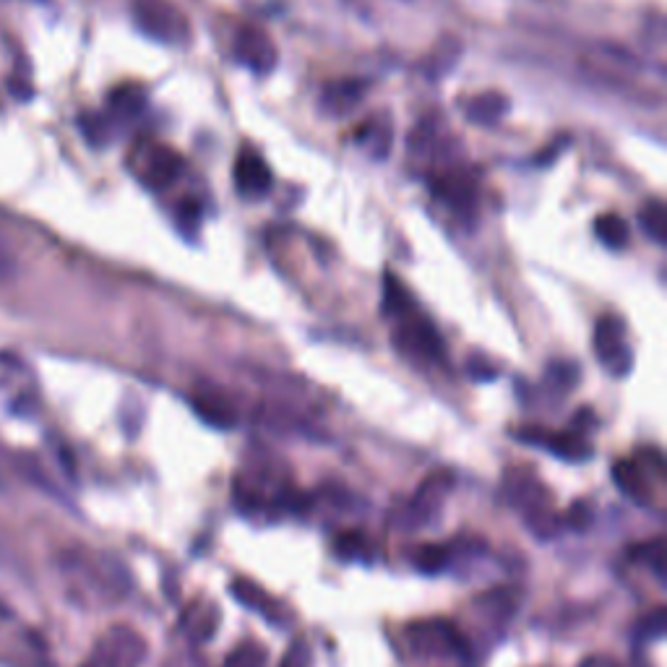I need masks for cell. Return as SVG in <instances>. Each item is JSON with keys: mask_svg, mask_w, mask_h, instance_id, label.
Returning <instances> with one entry per match:
<instances>
[{"mask_svg": "<svg viewBox=\"0 0 667 667\" xmlns=\"http://www.w3.org/2000/svg\"><path fill=\"white\" fill-rule=\"evenodd\" d=\"M595 355L610 376L623 378L631 373L634 352H631V344H628V331L621 316L608 313V316H602L597 321Z\"/></svg>", "mask_w": 667, "mask_h": 667, "instance_id": "3", "label": "cell"}, {"mask_svg": "<svg viewBox=\"0 0 667 667\" xmlns=\"http://www.w3.org/2000/svg\"><path fill=\"white\" fill-rule=\"evenodd\" d=\"M412 644L417 652L423 654H446V652H464V639L451 623L433 621V623H415L412 626Z\"/></svg>", "mask_w": 667, "mask_h": 667, "instance_id": "8", "label": "cell"}, {"mask_svg": "<svg viewBox=\"0 0 667 667\" xmlns=\"http://www.w3.org/2000/svg\"><path fill=\"white\" fill-rule=\"evenodd\" d=\"M282 506H287L290 511H303L311 506V501H308V496H303V493H298V490H287V493H282Z\"/></svg>", "mask_w": 667, "mask_h": 667, "instance_id": "27", "label": "cell"}, {"mask_svg": "<svg viewBox=\"0 0 667 667\" xmlns=\"http://www.w3.org/2000/svg\"><path fill=\"white\" fill-rule=\"evenodd\" d=\"M636 219H639V227L644 230V235H647L649 240H654L657 245L667 243V212L660 199L647 201V204L639 209Z\"/></svg>", "mask_w": 667, "mask_h": 667, "instance_id": "16", "label": "cell"}, {"mask_svg": "<svg viewBox=\"0 0 667 667\" xmlns=\"http://www.w3.org/2000/svg\"><path fill=\"white\" fill-rule=\"evenodd\" d=\"M519 441L532 443V446H545L550 454L561 456L566 462H584L592 456V446L579 433H550V430L542 428H524L519 433Z\"/></svg>", "mask_w": 667, "mask_h": 667, "instance_id": "7", "label": "cell"}, {"mask_svg": "<svg viewBox=\"0 0 667 667\" xmlns=\"http://www.w3.org/2000/svg\"><path fill=\"white\" fill-rule=\"evenodd\" d=\"M261 662H264V652L253 644H245L227 660V667H261Z\"/></svg>", "mask_w": 667, "mask_h": 667, "instance_id": "24", "label": "cell"}, {"mask_svg": "<svg viewBox=\"0 0 667 667\" xmlns=\"http://www.w3.org/2000/svg\"><path fill=\"white\" fill-rule=\"evenodd\" d=\"M110 105L118 115H126V118H136V115L144 110V89L136 84H126L115 89L113 97H110Z\"/></svg>", "mask_w": 667, "mask_h": 667, "instance_id": "20", "label": "cell"}, {"mask_svg": "<svg viewBox=\"0 0 667 667\" xmlns=\"http://www.w3.org/2000/svg\"><path fill=\"white\" fill-rule=\"evenodd\" d=\"M232 595H235V600L243 602L245 608L258 610V613H264L266 618H274L277 602L271 600L264 589L256 587L253 582H235V584H232Z\"/></svg>", "mask_w": 667, "mask_h": 667, "instance_id": "19", "label": "cell"}, {"mask_svg": "<svg viewBox=\"0 0 667 667\" xmlns=\"http://www.w3.org/2000/svg\"><path fill=\"white\" fill-rule=\"evenodd\" d=\"M8 274V264H6V258H0V279L6 277Z\"/></svg>", "mask_w": 667, "mask_h": 667, "instance_id": "29", "label": "cell"}, {"mask_svg": "<svg viewBox=\"0 0 667 667\" xmlns=\"http://www.w3.org/2000/svg\"><path fill=\"white\" fill-rule=\"evenodd\" d=\"M641 631L647 636H652V639H660L662 634H665V610H654L652 615H649L647 621L641 623Z\"/></svg>", "mask_w": 667, "mask_h": 667, "instance_id": "26", "label": "cell"}, {"mask_svg": "<svg viewBox=\"0 0 667 667\" xmlns=\"http://www.w3.org/2000/svg\"><path fill=\"white\" fill-rule=\"evenodd\" d=\"M446 566H449V548L423 545V548L415 553V568L423 571V574H438V571H443Z\"/></svg>", "mask_w": 667, "mask_h": 667, "instance_id": "21", "label": "cell"}, {"mask_svg": "<svg viewBox=\"0 0 667 667\" xmlns=\"http://www.w3.org/2000/svg\"><path fill=\"white\" fill-rule=\"evenodd\" d=\"M613 480H615V485H618V490H621L626 498H631L634 503H641V506L649 503L647 477H644V472H641V467L636 462H628V459H623V462L615 464Z\"/></svg>", "mask_w": 667, "mask_h": 667, "instance_id": "13", "label": "cell"}, {"mask_svg": "<svg viewBox=\"0 0 667 667\" xmlns=\"http://www.w3.org/2000/svg\"><path fill=\"white\" fill-rule=\"evenodd\" d=\"M133 19L144 34L165 45H183L191 34V24L178 6L170 0H136Z\"/></svg>", "mask_w": 667, "mask_h": 667, "instance_id": "2", "label": "cell"}, {"mask_svg": "<svg viewBox=\"0 0 667 667\" xmlns=\"http://www.w3.org/2000/svg\"><path fill=\"white\" fill-rule=\"evenodd\" d=\"M235 185L243 196H264L271 188V170L256 152H243L235 162Z\"/></svg>", "mask_w": 667, "mask_h": 667, "instance_id": "9", "label": "cell"}, {"mask_svg": "<svg viewBox=\"0 0 667 667\" xmlns=\"http://www.w3.org/2000/svg\"><path fill=\"white\" fill-rule=\"evenodd\" d=\"M397 329H394V347L404 357L417 360V363H443L446 347L438 334V329L430 324L428 318L420 316V311L404 313L402 318H394Z\"/></svg>", "mask_w": 667, "mask_h": 667, "instance_id": "1", "label": "cell"}, {"mask_svg": "<svg viewBox=\"0 0 667 667\" xmlns=\"http://www.w3.org/2000/svg\"><path fill=\"white\" fill-rule=\"evenodd\" d=\"M141 657H144V641L128 628H115L100 641L94 660L86 667H136Z\"/></svg>", "mask_w": 667, "mask_h": 667, "instance_id": "6", "label": "cell"}, {"mask_svg": "<svg viewBox=\"0 0 667 667\" xmlns=\"http://www.w3.org/2000/svg\"><path fill=\"white\" fill-rule=\"evenodd\" d=\"M193 410H196V415H199L204 423L212 425V428L227 430L235 425V412H232L230 402H227L225 397L214 394V391L196 394V397H193Z\"/></svg>", "mask_w": 667, "mask_h": 667, "instance_id": "12", "label": "cell"}, {"mask_svg": "<svg viewBox=\"0 0 667 667\" xmlns=\"http://www.w3.org/2000/svg\"><path fill=\"white\" fill-rule=\"evenodd\" d=\"M595 235L610 251H621L628 245V225L618 214H600L595 219Z\"/></svg>", "mask_w": 667, "mask_h": 667, "instance_id": "17", "label": "cell"}, {"mask_svg": "<svg viewBox=\"0 0 667 667\" xmlns=\"http://www.w3.org/2000/svg\"><path fill=\"white\" fill-rule=\"evenodd\" d=\"M183 172V159L175 149L165 144H146L144 152L139 154V178L141 183L162 191L172 185Z\"/></svg>", "mask_w": 667, "mask_h": 667, "instance_id": "5", "label": "cell"}, {"mask_svg": "<svg viewBox=\"0 0 667 667\" xmlns=\"http://www.w3.org/2000/svg\"><path fill=\"white\" fill-rule=\"evenodd\" d=\"M566 522L568 527H574L582 532V529H587L589 524H592V511H589V506H584V501H576L574 506L568 509Z\"/></svg>", "mask_w": 667, "mask_h": 667, "instance_id": "25", "label": "cell"}, {"mask_svg": "<svg viewBox=\"0 0 667 667\" xmlns=\"http://www.w3.org/2000/svg\"><path fill=\"white\" fill-rule=\"evenodd\" d=\"M334 548H337L339 558H347V561H352V558H363L365 548H368V540H365L363 532H355V529H350V532H342V535L337 537Z\"/></svg>", "mask_w": 667, "mask_h": 667, "instance_id": "22", "label": "cell"}, {"mask_svg": "<svg viewBox=\"0 0 667 667\" xmlns=\"http://www.w3.org/2000/svg\"><path fill=\"white\" fill-rule=\"evenodd\" d=\"M384 311L391 318H402L404 313L415 311V300H412L410 290L404 287L402 279L386 274L384 284Z\"/></svg>", "mask_w": 667, "mask_h": 667, "instance_id": "18", "label": "cell"}, {"mask_svg": "<svg viewBox=\"0 0 667 667\" xmlns=\"http://www.w3.org/2000/svg\"><path fill=\"white\" fill-rule=\"evenodd\" d=\"M363 92H365L363 81H337V84L326 86L324 102L329 105L331 113L342 115L363 100Z\"/></svg>", "mask_w": 667, "mask_h": 667, "instance_id": "15", "label": "cell"}, {"mask_svg": "<svg viewBox=\"0 0 667 667\" xmlns=\"http://www.w3.org/2000/svg\"><path fill=\"white\" fill-rule=\"evenodd\" d=\"M178 219L180 222H193V225H196L201 219V206L193 204V201H185V204L178 209Z\"/></svg>", "mask_w": 667, "mask_h": 667, "instance_id": "28", "label": "cell"}, {"mask_svg": "<svg viewBox=\"0 0 667 667\" xmlns=\"http://www.w3.org/2000/svg\"><path fill=\"white\" fill-rule=\"evenodd\" d=\"M232 58L248 71L264 76L277 66V47L261 27H243L232 42Z\"/></svg>", "mask_w": 667, "mask_h": 667, "instance_id": "4", "label": "cell"}, {"mask_svg": "<svg viewBox=\"0 0 667 667\" xmlns=\"http://www.w3.org/2000/svg\"><path fill=\"white\" fill-rule=\"evenodd\" d=\"M436 196L454 209H459V212H467L475 206L477 188L472 178H467L462 170H449L441 172L436 178Z\"/></svg>", "mask_w": 667, "mask_h": 667, "instance_id": "11", "label": "cell"}, {"mask_svg": "<svg viewBox=\"0 0 667 667\" xmlns=\"http://www.w3.org/2000/svg\"><path fill=\"white\" fill-rule=\"evenodd\" d=\"M506 113H509V100L498 92L480 94L467 105V118L472 123H480V126H493Z\"/></svg>", "mask_w": 667, "mask_h": 667, "instance_id": "14", "label": "cell"}, {"mask_svg": "<svg viewBox=\"0 0 667 667\" xmlns=\"http://www.w3.org/2000/svg\"><path fill=\"white\" fill-rule=\"evenodd\" d=\"M282 667H311V647H308V641H295V644L287 649V654H284Z\"/></svg>", "mask_w": 667, "mask_h": 667, "instance_id": "23", "label": "cell"}, {"mask_svg": "<svg viewBox=\"0 0 667 667\" xmlns=\"http://www.w3.org/2000/svg\"><path fill=\"white\" fill-rule=\"evenodd\" d=\"M454 488V475L451 472H438V475L428 477L423 483V488L417 490L415 501H412V516H415V524H428V519L441 511V503L446 498V493Z\"/></svg>", "mask_w": 667, "mask_h": 667, "instance_id": "10", "label": "cell"}]
</instances>
